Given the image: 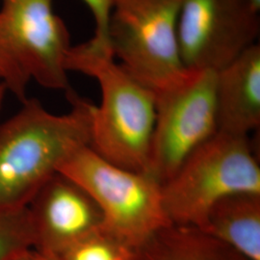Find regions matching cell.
<instances>
[{
	"mask_svg": "<svg viewBox=\"0 0 260 260\" xmlns=\"http://www.w3.org/2000/svg\"><path fill=\"white\" fill-rule=\"evenodd\" d=\"M71 111L56 115L36 99L0 124V209L27 206L75 150L89 145L93 103L73 90Z\"/></svg>",
	"mask_w": 260,
	"mask_h": 260,
	"instance_id": "6da1fadb",
	"label": "cell"
},
{
	"mask_svg": "<svg viewBox=\"0 0 260 260\" xmlns=\"http://www.w3.org/2000/svg\"><path fill=\"white\" fill-rule=\"evenodd\" d=\"M66 69L93 77L101 88V104L92 113L90 147L114 165L149 175L154 93L117 64L110 52L89 42L72 47Z\"/></svg>",
	"mask_w": 260,
	"mask_h": 260,
	"instance_id": "7a4b0ae2",
	"label": "cell"
},
{
	"mask_svg": "<svg viewBox=\"0 0 260 260\" xmlns=\"http://www.w3.org/2000/svg\"><path fill=\"white\" fill-rule=\"evenodd\" d=\"M72 47L52 0H0V83L21 103L31 80L72 90L66 69Z\"/></svg>",
	"mask_w": 260,
	"mask_h": 260,
	"instance_id": "3957f363",
	"label": "cell"
},
{
	"mask_svg": "<svg viewBox=\"0 0 260 260\" xmlns=\"http://www.w3.org/2000/svg\"><path fill=\"white\" fill-rule=\"evenodd\" d=\"M161 188L170 222L203 230L207 214L223 198L260 194L259 162L249 137L217 131Z\"/></svg>",
	"mask_w": 260,
	"mask_h": 260,
	"instance_id": "277c9868",
	"label": "cell"
},
{
	"mask_svg": "<svg viewBox=\"0 0 260 260\" xmlns=\"http://www.w3.org/2000/svg\"><path fill=\"white\" fill-rule=\"evenodd\" d=\"M182 0H114L108 46L121 68L152 93L179 83L188 74L182 64L177 20Z\"/></svg>",
	"mask_w": 260,
	"mask_h": 260,
	"instance_id": "5b68a950",
	"label": "cell"
},
{
	"mask_svg": "<svg viewBox=\"0 0 260 260\" xmlns=\"http://www.w3.org/2000/svg\"><path fill=\"white\" fill-rule=\"evenodd\" d=\"M99 205L103 228L134 247L173 223L166 215L162 188L149 175L114 165L89 145L75 150L58 169Z\"/></svg>",
	"mask_w": 260,
	"mask_h": 260,
	"instance_id": "8992f818",
	"label": "cell"
},
{
	"mask_svg": "<svg viewBox=\"0 0 260 260\" xmlns=\"http://www.w3.org/2000/svg\"><path fill=\"white\" fill-rule=\"evenodd\" d=\"M217 73L189 71L183 80L155 93L156 120L149 176L163 185L196 149L218 131Z\"/></svg>",
	"mask_w": 260,
	"mask_h": 260,
	"instance_id": "52a82bcc",
	"label": "cell"
},
{
	"mask_svg": "<svg viewBox=\"0 0 260 260\" xmlns=\"http://www.w3.org/2000/svg\"><path fill=\"white\" fill-rule=\"evenodd\" d=\"M259 12L247 0H182L177 20L186 70L218 73L256 44Z\"/></svg>",
	"mask_w": 260,
	"mask_h": 260,
	"instance_id": "ba28073f",
	"label": "cell"
},
{
	"mask_svg": "<svg viewBox=\"0 0 260 260\" xmlns=\"http://www.w3.org/2000/svg\"><path fill=\"white\" fill-rule=\"evenodd\" d=\"M37 251L55 255L103 226L93 198L75 180L56 173L27 205Z\"/></svg>",
	"mask_w": 260,
	"mask_h": 260,
	"instance_id": "9c48e42d",
	"label": "cell"
},
{
	"mask_svg": "<svg viewBox=\"0 0 260 260\" xmlns=\"http://www.w3.org/2000/svg\"><path fill=\"white\" fill-rule=\"evenodd\" d=\"M218 131L249 137L260 126V47L253 45L217 73Z\"/></svg>",
	"mask_w": 260,
	"mask_h": 260,
	"instance_id": "30bf717a",
	"label": "cell"
},
{
	"mask_svg": "<svg viewBox=\"0 0 260 260\" xmlns=\"http://www.w3.org/2000/svg\"><path fill=\"white\" fill-rule=\"evenodd\" d=\"M248 260H260V194L237 193L213 205L202 230Z\"/></svg>",
	"mask_w": 260,
	"mask_h": 260,
	"instance_id": "8fae6325",
	"label": "cell"
},
{
	"mask_svg": "<svg viewBox=\"0 0 260 260\" xmlns=\"http://www.w3.org/2000/svg\"><path fill=\"white\" fill-rule=\"evenodd\" d=\"M134 260H248L191 225L170 224L137 247Z\"/></svg>",
	"mask_w": 260,
	"mask_h": 260,
	"instance_id": "7c38bea8",
	"label": "cell"
},
{
	"mask_svg": "<svg viewBox=\"0 0 260 260\" xmlns=\"http://www.w3.org/2000/svg\"><path fill=\"white\" fill-rule=\"evenodd\" d=\"M136 250L103 226L53 256L56 260H134Z\"/></svg>",
	"mask_w": 260,
	"mask_h": 260,
	"instance_id": "4fadbf2b",
	"label": "cell"
},
{
	"mask_svg": "<svg viewBox=\"0 0 260 260\" xmlns=\"http://www.w3.org/2000/svg\"><path fill=\"white\" fill-rule=\"evenodd\" d=\"M34 247L27 206L0 209V260H11Z\"/></svg>",
	"mask_w": 260,
	"mask_h": 260,
	"instance_id": "5bb4252c",
	"label": "cell"
},
{
	"mask_svg": "<svg viewBox=\"0 0 260 260\" xmlns=\"http://www.w3.org/2000/svg\"><path fill=\"white\" fill-rule=\"evenodd\" d=\"M90 9L95 23L94 35L89 41L93 46L111 53L108 46L107 30L114 0H82Z\"/></svg>",
	"mask_w": 260,
	"mask_h": 260,
	"instance_id": "9a60e30c",
	"label": "cell"
},
{
	"mask_svg": "<svg viewBox=\"0 0 260 260\" xmlns=\"http://www.w3.org/2000/svg\"><path fill=\"white\" fill-rule=\"evenodd\" d=\"M11 260H56V258L53 255L41 252L32 248L22 251Z\"/></svg>",
	"mask_w": 260,
	"mask_h": 260,
	"instance_id": "2e32d148",
	"label": "cell"
},
{
	"mask_svg": "<svg viewBox=\"0 0 260 260\" xmlns=\"http://www.w3.org/2000/svg\"><path fill=\"white\" fill-rule=\"evenodd\" d=\"M8 93L6 87L3 85V84L0 83V110L2 108V105L4 103V99H5V95L6 93Z\"/></svg>",
	"mask_w": 260,
	"mask_h": 260,
	"instance_id": "e0dca14e",
	"label": "cell"
},
{
	"mask_svg": "<svg viewBox=\"0 0 260 260\" xmlns=\"http://www.w3.org/2000/svg\"><path fill=\"white\" fill-rule=\"evenodd\" d=\"M247 1L251 4L254 9L260 12V0H247Z\"/></svg>",
	"mask_w": 260,
	"mask_h": 260,
	"instance_id": "ac0fdd59",
	"label": "cell"
}]
</instances>
